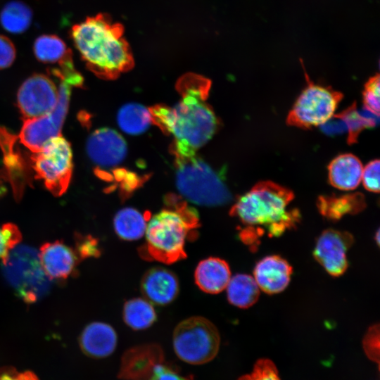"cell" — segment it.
<instances>
[{
  "instance_id": "cell-39",
  "label": "cell",
  "mask_w": 380,
  "mask_h": 380,
  "mask_svg": "<svg viewBox=\"0 0 380 380\" xmlns=\"http://www.w3.org/2000/svg\"><path fill=\"white\" fill-rule=\"evenodd\" d=\"M6 191V189L5 186L4 185L2 182L0 180V197L2 196L5 194Z\"/></svg>"
},
{
  "instance_id": "cell-37",
  "label": "cell",
  "mask_w": 380,
  "mask_h": 380,
  "mask_svg": "<svg viewBox=\"0 0 380 380\" xmlns=\"http://www.w3.org/2000/svg\"><path fill=\"white\" fill-rule=\"evenodd\" d=\"M0 380H39L32 372H18L13 367L0 369Z\"/></svg>"
},
{
  "instance_id": "cell-25",
  "label": "cell",
  "mask_w": 380,
  "mask_h": 380,
  "mask_svg": "<svg viewBox=\"0 0 380 380\" xmlns=\"http://www.w3.org/2000/svg\"><path fill=\"white\" fill-rule=\"evenodd\" d=\"M122 317L125 324L134 330L150 327L156 320V312L152 303L145 298H135L127 300L123 307Z\"/></svg>"
},
{
  "instance_id": "cell-32",
  "label": "cell",
  "mask_w": 380,
  "mask_h": 380,
  "mask_svg": "<svg viewBox=\"0 0 380 380\" xmlns=\"http://www.w3.org/2000/svg\"><path fill=\"white\" fill-rule=\"evenodd\" d=\"M80 260L89 258H98L101 254L98 240L90 235L75 236V250Z\"/></svg>"
},
{
  "instance_id": "cell-22",
  "label": "cell",
  "mask_w": 380,
  "mask_h": 380,
  "mask_svg": "<svg viewBox=\"0 0 380 380\" xmlns=\"http://www.w3.org/2000/svg\"><path fill=\"white\" fill-rule=\"evenodd\" d=\"M228 301L239 308H248L259 298V287L254 278L246 274H237L227 286Z\"/></svg>"
},
{
  "instance_id": "cell-19",
  "label": "cell",
  "mask_w": 380,
  "mask_h": 380,
  "mask_svg": "<svg viewBox=\"0 0 380 380\" xmlns=\"http://www.w3.org/2000/svg\"><path fill=\"white\" fill-rule=\"evenodd\" d=\"M230 278L231 271L228 263L216 257L200 261L194 272L198 287L210 294L219 293L226 289Z\"/></svg>"
},
{
  "instance_id": "cell-36",
  "label": "cell",
  "mask_w": 380,
  "mask_h": 380,
  "mask_svg": "<svg viewBox=\"0 0 380 380\" xmlns=\"http://www.w3.org/2000/svg\"><path fill=\"white\" fill-rule=\"evenodd\" d=\"M148 380H189L188 378L181 376L179 373L171 368L158 364L153 369Z\"/></svg>"
},
{
  "instance_id": "cell-20",
  "label": "cell",
  "mask_w": 380,
  "mask_h": 380,
  "mask_svg": "<svg viewBox=\"0 0 380 380\" xmlns=\"http://www.w3.org/2000/svg\"><path fill=\"white\" fill-rule=\"evenodd\" d=\"M362 170V163L355 156L351 153L339 155L328 166L329 183L341 190H353L361 182Z\"/></svg>"
},
{
  "instance_id": "cell-26",
  "label": "cell",
  "mask_w": 380,
  "mask_h": 380,
  "mask_svg": "<svg viewBox=\"0 0 380 380\" xmlns=\"http://www.w3.org/2000/svg\"><path fill=\"white\" fill-rule=\"evenodd\" d=\"M33 50L36 58L45 63L60 65L72 57L71 51L65 43L54 34H43L37 37Z\"/></svg>"
},
{
  "instance_id": "cell-18",
  "label": "cell",
  "mask_w": 380,
  "mask_h": 380,
  "mask_svg": "<svg viewBox=\"0 0 380 380\" xmlns=\"http://www.w3.org/2000/svg\"><path fill=\"white\" fill-rule=\"evenodd\" d=\"M118 336L109 324L94 322L88 324L82 332L80 344L82 351L94 358L110 355L116 348Z\"/></svg>"
},
{
  "instance_id": "cell-15",
  "label": "cell",
  "mask_w": 380,
  "mask_h": 380,
  "mask_svg": "<svg viewBox=\"0 0 380 380\" xmlns=\"http://www.w3.org/2000/svg\"><path fill=\"white\" fill-rule=\"evenodd\" d=\"M179 284L176 274L162 267L148 270L141 281V291L147 300L158 305H166L177 296Z\"/></svg>"
},
{
  "instance_id": "cell-2",
  "label": "cell",
  "mask_w": 380,
  "mask_h": 380,
  "mask_svg": "<svg viewBox=\"0 0 380 380\" xmlns=\"http://www.w3.org/2000/svg\"><path fill=\"white\" fill-rule=\"evenodd\" d=\"M293 198V191L271 181L260 182L241 196L229 213L244 225L240 239L255 249L265 233L279 236L295 228L300 213L297 209L287 210Z\"/></svg>"
},
{
  "instance_id": "cell-10",
  "label": "cell",
  "mask_w": 380,
  "mask_h": 380,
  "mask_svg": "<svg viewBox=\"0 0 380 380\" xmlns=\"http://www.w3.org/2000/svg\"><path fill=\"white\" fill-rule=\"evenodd\" d=\"M72 87L70 82L61 79L58 88V100L53 110L41 117L25 120L19 139L20 143L32 153L39 151L52 138L61 135Z\"/></svg>"
},
{
  "instance_id": "cell-14",
  "label": "cell",
  "mask_w": 380,
  "mask_h": 380,
  "mask_svg": "<svg viewBox=\"0 0 380 380\" xmlns=\"http://www.w3.org/2000/svg\"><path fill=\"white\" fill-rule=\"evenodd\" d=\"M163 360V353L158 344L133 347L123 354L118 376L125 380H148L154 367Z\"/></svg>"
},
{
  "instance_id": "cell-7",
  "label": "cell",
  "mask_w": 380,
  "mask_h": 380,
  "mask_svg": "<svg viewBox=\"0 0 380 380\" xmlns=\"http://www.w3.org/2000/svg\"><path fill=\"white\" fill-rule=\"evenodd\" d=\"M177 356L191 365H203L217 355L220 336L217 327L205 317L195 316L179 322L172 335Z\"/></svg>"
},
{
  "instance_id": "cell-12",
  "label": "cell",
  "mask_w": 380,
  "mask_h": 380,
  "mask_svg": "<svg viewBox=\"0 0 380 380\" xmlns=\"http://www.w3.org/2000/svg\"><path fill=\"white\" fill-rule=\"evenodd\" d=\"M353 242V235L348 232L326 229L316 241L313 256L330 275L339 277L348 268L347 252Z\"/></svg>"
},
{
  "instance_id": "cell-13",
  "label": "cell",
  "mask_w": 380,
  "mask_h": 380,
  "mask_svg": "<svg viewBox=\"0 0 380 380\" xmlns=\"http://www.w3.org/2000/svg\"><path fill=\"white\" fill-rule=\"evenodd\" d=\"M127 151V143L124 138L110 128L96 129L87 139V155L99 168L118 165L125 159Z\"/></svg>"
},
{
  "instance_id": "cell-21",
  "label": "cell",
  "mask_w": 380,
  "mask_h": 380,
  "mask_svg": "<svg viewBox=\"0 0 380 380\" xmlns=\"http://www.w3.org/2000/svg\"><path fill=\"white\" fill-rule=\"evenodd\" d=\"M366 206L364 196L354 193L341 196H322L318 198L317 208L327 220L337 221L346 215L361 212Z\"/></svg>"
},
{
  "instance_id": "cell-23",
  "label": "cell",
  "mask_w": 380,
  "mask_h": 380,
  "mask_svg": "<svg viewBox=\"0 0 380 380\" xmlns=\"http://www.w3.org/2000/svg\"><path fill=\"white\" fill-rule=\"evenodd\" d=\"M148 219L135 208H125L115 214L113 227L121 239L135 241L145 234Z\"/></svg>"
},
{
  "instance_id": "cell-6",
  "label": "cell",
  "mask_w": 380,
  "mask_h": 380,
  "mask_svg": "<svg viewBox=\"0 0 380 380\" xmlns=\"http://www.w3.org/2000/svg\"><path fill=\"white\" fill-rule=\"evenodd\" d=\"M3 275L15 293L26 303H34L51 288V279L41 264L39 251L27 245L18 244L2 261Z\"/></svg>"
},
{
  "instance_id": "cell-3",
  "label": "cell",
  "mask_w": 380,
  "mask_h": 380,
  "mask_svg": "<svg viewBox=\"0 0 380 380\" xmlns=\"http://www.w3.org/2000/svg\"><path fill=\"white\" fill-rule=\"evenodd\" d=\"M121 24L106 14L88 17L75 25L71 37L87 68L97 77L112 80L134 65Z\"/></svg>"
},
{
  "instance_id": "cell-31",
  "label": "cell",
  "mask_w": 380,
  "mask_h": 380,
  "mask_svg": "<svg viewBox=\"0 0 380 380\" xmlns=\"http://www.w3.org/2000/svg\"><path fill=\"white\" fill-rule=\"evenodd\" d=\"M239 380H280L274 364L268 359H260L254 365L251 374L241 376Z\"/></svg>"
},
{
  "instance_id": "cell-24",
  "label": "cell",
  "mask_w": 380,
  "mask_h": 380,
  "mask_svg": "<svg viewBox=\"0 0 380 380\" xmlns=\"http://www.w3.org/2000/svg\"><path fill=\"white\" fill-rule=\"evenodd\" d=\"M119 127L126 134L137 135L145 132L152 123L149 108L137 103L122 106L117 115Z\"/></svg>"
},
{
  "instance_id": "cell-27",
  "label": "cell",
  "mask_w": 380,
  "mask_h": 380,
  "mask_svg": "<svg viewBox=\"0 0 380 380\" xmlns=\"http://www.w3.org/2000/svg\"><path fill=\"white\" fill-rule=\"evenodd\" d=\"M335 115L341 119L346 127L349 144L357 141L363 129L374 127L378 123L379 116L365 108L362 110H358L355 103Z\"/></svg>"
},
{
  "instance_id": "cell-9",
  "label": "cell",
  "mask_w": 380,
  "mask_h": 380,
  "mask_svg": "<svg viewBox=\"0 0 380 380\" xmlns=\"http://www.w3.org/2000/svg\"><path fill=\"white\" fill-rule=\"evenodd\" d=\"M304 71L308 84L289 113L286 122L291 126L308 129L322 125L331 118L343 94L329 87L314 84L305 69Z\"/></svg>"
},
{
  "instance_id": "cell-16",
  "label": "cell",
  "mask_w": 380,
  "mask_h": 380,
  "mask_svg": "<svg viewBox=\"0 0 380 380\" xmlns=\"http://www.w3.org/2000/svg\"><path fill=\"white\" fill-rule=\"evenodd\" d=\"M293 270L284 258L277 255L266 256L255 266L253 274L259 289L268 294L283 291L289 285Z\"/></svg>"
},
{
  "instance_id": "cell-30",
  "label": "cell",
  "mask_w": 380,
  "mask_h": 380,
  "mask_svg": "<svg viewBox=\"0 0 380 380\" xmlns=\"http://www.w3.org/2000/svg\"><path fill=\"white\" fill-rule=\"evenodd\" d=\"M22 239L18 227L8 223L0 227V259L4 260L9 251L18 245Z\"/></svg>"
},
{
  "instance_id": "cell-4",
  "label": "cell",
  "mask_w": 380,
  "mask_h": 380,
  "mask_svg": "<svg viewBox=\"0 0 380 380\" xmlns=\"http://www.w3.org/2000/svg\"><path fill=\"white\" fill-rule=\"evenodd\" d=\"M165 208L150 217L145 232L146 243L140 256L149 261L172 264L186 258V240L196 237L199 227L197 211L175 195L165 198Z\"/></svg>"
},
{
  "instance_id": "cell-11",
  "label": "cell",
  "mask_w": 380,
  "mask_h": 380,
  "mask_svg": "<svg viewBox=\"0 0 380 380\" xmlns=\"http://www.w3.org/2000/svg\"><path fill=\"white\" fill-rule=\"evenodd\" d=\"M58 89L47 75L35 74L20 86L17 96L18 108L25 120L44 115L56 107Z\"/></svg>"
},
{
  "instance_id": "cell-1",
  "label": "cell",
  "mask_w": 380,
  "mask_h": 380,
  "mask_svg": "<svg viewBox=\"0 0 380 380\" xmlns=\"http://www.w3.org/2000/svg\"><path fill=\"white\" fill-rule=\"evenodd\" d=\"M210 87L209 80L194 73L186 74L177 84L181 99L176 104L149 108L152 123L174 137L172 152L194 153L216 132L218 120L206 102Z\"/></svg>"
},
{
  "instance_id": "cell-29",
  "label": "cell",
  "mask_w": 380,
  "mask_h": 380,
  "mask_svg": "<svg viewBox=\"0 0 380 380\" xmlns=\"http://www.w3.org/2000/svg\"><path fill=\"white\" fill-rule=\"evenodd\" d=\"M380 77L377 73L365 83L362 92L364 108L379 115Z\"/></svg>"
},
{
  "instance_id": "cell-17",
  "label": "cell",
  "mask_w": 380,
  "mask_h": 380,
  "mask_svg": "<svg viewBox=\"0 0 380 380\" xmlns=\"http://www.w3.org/2000/svg\"><path fill=\"white\" fill-rule=\"evenodd\" d=\"M39 255L42 267L51 280L68 278L80 262L75 250L61 241L43 244Z\"/></svg>"
},
{
  "instance_id": "cell-33",
  "label": "cell",
  "mask_w": 380,
  "mask_h": 380,
  "mask_svg": "<svg viewBox=\"0 0 380 380\" xmlns=\"http://www.w3.org/2000/svg\"><path fill=\"white\" fill-rule=\"evenodd\" d=\"M363 348L369 360L379 364V325L374 324L368 329L363 338Z\"/></svg>"
},
{
  "instance_id": "cell-34",
  "label": "cell",
  "mask_w": 380,
  "mask_h": 380,
  "mask_svg": "<svg viewBox=\"0 0 380 380\" xmlns=\"http://www.w3.org/2000/svg\"><path fill=\"white\" fill-rule=\"evenodd\" d=\"M379 160L369 162L362 170L361 181L364 187L369 191H379Z\"/></svg>"
},
{
  "instance_id": "cell-35",
  "label": "cell",
  "mask_w": 380,
  "mask_h": 380,
  "mask_svg": "<svg viewBox=\"0 0 380 380\" xmlns=\"http://www.w3.org/2000/svg\"><path fill=\"white\" fill-rule=\"evenodd\" d=\"M16 50L7 37L0 34V69L9 67L14 61Z\"/></svg>"
},
{
  "instance_id": "cell-40",
  "label": "cell",
  "mask_w": 380,
  "mask_h": 380,
  "mask_svg": "<svg viewBox=\"0 0 380 380\" xmlns=\"http://www.w3.org/2000/svg\"><path fill=\"white\" fill-rule=\"evenodd\" d=\"M376 243L377 244L379 243V231H377L376 234Z\"/></svg>"
},
{
  "instance_id": "cell-38",
  "label": "cell",
  "mask_w": 380,
  "mask_h": 380,
  "mask_svg": "<svg viewBox=\"0 0 380 380\" xmlns=\"http://www.w3.org/2000/svg\"><path fill=\"white\" fill-rule=\"evenodd\" d=\"M332 119H334L333 121L330 122L327 121L322 125V128L326 133L336 134L337 133H342L346 130V127L341 119L335 115H333Z\"/></svg>"
},
{
  "instance_id": "cell-8",
  "label": "cell",
  "mask_w": 380,
  "mask_h": 380,
  "mask_svg": "<svg viewBox=\"0 0 380 380\" xmlns=\"http://www.w3.org/2000/svg\"><path fill=\"white\" fill-rule=\"evenodd\" d=\"M31 160L36 177L54 196H61L67 190L72 172V154L70 144L61 135L32 153Z\"/></svg>"
},
{
  "instance_id": "cell-5",
  "label": "cell",
  "mask_w": 380,
  "mask_h": 380,
  "mask_svg": "<svg viewBox=\"0 0 380 380\" xmlns=\"http://www.w3.org/2000/svg\"><path fill=\"white\" fill-rule=\"evenodd\" d=\"M172 153L175 157L177 188L184 198L208 207L223 205L232 200V194L222 179L196 153Z\"/></svg>"
},
{
  "instance_id": "cell-28",
  "label": "cell",
  "mask_w": 380,
  "mask_h": 380,
  "mask_svg": "<svg viewBox=\"0 0 380 380\" xmlns=\"http://www.w3.org/2000/svg\"><path fill=\"white\" fill-rule=\"evenodd\" d=\"M32 18L30 8L25 3L12 1L4 6L0 13V23L6 31L20 34L29 28Z\"/></svg>"
}]
</instances>
